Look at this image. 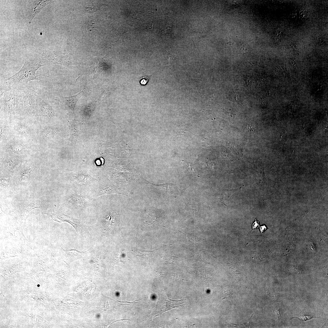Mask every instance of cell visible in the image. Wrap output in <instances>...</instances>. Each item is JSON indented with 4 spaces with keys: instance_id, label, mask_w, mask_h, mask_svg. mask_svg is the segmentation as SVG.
Instances as JSON below:
<instances>
[{
    "instance_id": "obj_1",
    "label": "cell",
    "mask_w": 328,
    "mask_h": 328,
    "mask_svg": "<svg viewBox=\"0 0 328 328\" xmlns=\"http://www.w3.org/2000/svg\"><path fill=\"white\" fill-rule=\"evenodd\" d=\"M50 64L48 60L37 52L34 51H31L26 56L24 64L19 71L2 82L1 90L27 86L29 82L33 80L51 83L41 80L37 77L41 75H36L37 71L40 68Z\"/></svg>"
},
{
    "instance_id": "obj_14",
    "label": "cell",
    "mask_w": 328,
    "mask_h": 328,
    "mask_svg": "<svg viewBox=\"0 0 328 328\" xmlns=\"http://www.w3.org/2000/svg\"><path fill=\"white\" fill-rule=\"evenodd\" d=\"M16 129L21 133V134L25 135L28 134V130L26 127L24 126L23 124L21 123H18L16 125Z\"/></svg>"
},
{
    "instance_id": "obj_19",
    "label": "cell",
    "mask_w": 328,
    "mask_h": 328,
    "mask_svg": "<svg viewBox=\"0 0 328 328\" xmlns=\"http://www.w3.org/2000/svg\"><path fill=\"white\" fill-rule=\"evenodd\" d=\"M259 221H257L256 220H255V221L253 224L252 229L253 230H254L258 228L259 227Z\"/></svg>"
},
{
    "instance_id": "obj_23",
    "label": "cell",
    "mask_w": 328,
    "mask_h": 328,
    "mask_svg": "<svg viewBox=\"0 0 328 328\" xmlns=\"http://www.w3.org/2000/svg\"><path fill=\"white\" fill-rule=\"evenodd\" d=\"M4 130L2 128H1V138L2 137L3 134L4 133Z\"/></svg>"
},
{
    "instance_id": "obj_21",
    "label": "cell",
    "mask_w": 328,
    "mask_h": 328,
    "mask_svg": "<svg viewBox=\"0 0 328 328\" xmlns=\"http://www.w3.org/2000/svg\"><path fill=\"white\" fill-rule=\"evenodd\" d=\"M247 127L248 130L250 132L253 131L254 130L252 126L250 124L247 126Z\"/></svg>"
},
{
    "instance_id": "obj_9",
    "label": "cell",
    "mask_w": 328,
    "mask_h": 328,
    "mask_svg": "<svg viewBox=\"0 0 328 328\" xmlns=\"http://www.w3.org/2000/svg\"><path fill=\"white\" fill-rule=\"evenodd\" d=\"M100 6L101 5L99 3L94 2L91 4H87L85 7V10L88 13H93L98 10Z\"/></svg>"
},
{
    "instance_id": "obj_5",
    "label": "cell",
    "mask_w": 328,
    "mask_h": 328,
    "mask_svg": "<svg viewBox=\"0 0 328 328\" xmlns=\"http://www.w3.org/2000/svg\"><path fill=\"white\" fill-rule=\"evenodd\" d=\"M23 7L22 12L24 18L31 23L33 18L49 4L52 1H28Z\"/></svg>"
},
{
    "instance_id": "obj_3",
    "label": "cell",
    "mask_w": 328,
    "mask_h": 328,
    "mask_svg": "<svg viewBox=\"0 0 328 328\" xmlns=\"http://www.w3.org/2000/svg\"><path fill=\"white\" fill-rule=\"evenodd\" d=\"M20 91L21 114L26 116H33L37 113L38 94L27 86L19 88Z\"/></svg>"
},
{
    "instance_id": "obj_4",
    "label": "cell",
    "mask_w": 328,
    "mask_h": 328,
    "mask_svg": "<svg viewBox=\"0 0 328 328\" xmlns=\"http://www.w3.org/2000/svg\"><path fill=\"white\" fill-rule=\"evenodd\" d=\"M54 100L53 97L38 93L37 114L41 120L48 121L55 118Z\"/></svg>"
},
{
    "instance_id": "obj_6",
    "label": "cell",
    "mask_w": 328,
    "mask_h": 328,
    "mask_svg": "<svg viewBox=\"0 0 328 328\" xmlns=\"http://www.w3.org/2000/svg\"><path fill=\"white\" fill-rule=\"evenodd\" d=\"M84 91L83 89L76 95L68 97L60 96L59 97V99H55L63 105L68 111L73 113L75 106L78 100L84 95Z\"/></svg>"
},
{
    "instance_id": "obj_11",
    "label": "cell",
    "mask_w": 328,
    "mask_h": 328,
    "mask_svg": "<svg viewBox=\"0 0 328 328\" xmlns=\"http://www.w3.org/2000/svg\"><path fill=\"white\" fill-rule=\"evenodd\" d=\"M26 147L24 145L21 144H15L12 146L10 148L11 151L14 153H21L26 150Z\"/></svg>"
},
{
    "instance_id": "obj_7",
    "label": "cell",
    "mask_w": 328,
    "mask_h": 328,
    "mask_svg": "<svg viewBox=\"0 0 328 328\" xmlns=\"http://www.w3.org/2000/svg\"><path fill=\"white\" fill-rule=\"evenodd\" d=\"M183 299L178 300H174L167 297L166 298V308L163 310L162 313L169 311L175 308H182L183 305H184V304H183Z\"/></svg>"
},
{
    "instance_id": "obj_15",
    "label": "cell",
    "mask_w": 328,
    "mask_h": 328,
    "mask_svg": "<svg viewBox=\"0 0 328 328\" xmlns=\"http://www.w3.org/2000/svg\"><path fill=\"white\" fill-rule=\"evenodd\" d=\"M113 91V90L111 88L108 89L105 91L99 97L97 100V102H99L105 99L108 96H109Z\"/></svg>"
},
{
    "instance_id": "obj_13",
    "label": "cell",
    "mask_w": 328,
    "mask_h": 328,
    "mask_svg": "<svg viewBox=\"0 0 328 328\" xmlns=\"http://www.w3.org/2000/svg\"><path fill=\"white\" fill-rule=\"evenodd\" d=\"M53 131L54 130L51 128H47L44 129L42 133L43 138L46 139H50L54 134V132Z\"/></svg>"
},
{
    "instance_id": "obj_8",
    "label": "cell",
    "mask_w": 328,
    "mask_h": 328,
    "mask_svg": "<svg viewBox=\"0 0 328 328\" xmlns=\"http://www.w3.org/2000/svg\"><path fill=\"white\" fill-rule=\"evenodd\" d=\"M241 189L242 188L241 187L235 189L225 190L223 194V195L221 196V197L219 198L220 200V202L223 203L225 205L227 204L230 197L236 192Z\"/></svg>"
},
{
    "instance_id": "obj_22",
    "label": "cell",
    "mask_w": 328,
    "mask_h": 328,
    "mask_svg": "<svg viewBox=\"0 0 328 328\" xmlns=\"http://www.w3.org/2000/svg\"><path fill=\"white\" fill-rule=\"evenodd\" d=\"M266 229H267V227H266V226L264 225L263 226H261L260 227V231L261 233H262L263 232H264L266 230Z\"/></svg>"
},
{
    "instance_id": "obj_18",
    "label": "cell",
    "mask_w": 328,
    "mask_h": 328,
    "mask_svg": "<svg viewBox=\"0 0 328 328\" xmlns=\"http://www.w3.org/2000/svg\"><path fill=\"white\" fill-rule=\"evenodd\" d=\"M36 205L33 203L31 204L25 210V213L27 214L33 209L36 208Z\"/></svg>"
},
{
    "instance_id": "obj_12",
    "label": "cell",
    "mask_w": 328,
    "mask_h": 328,
    "mask_svg": "<svg viewBox=\"0 0 328 328\" xmlns=\"http://www.w3.org/2000/svg\"><path fill=\"white\" fill-rule=\"evenodd\" d=\"M98 27V23L95 20H92L88 22L87 24V28L88 31L93 32L96 31Z\"/></svg>"
},
{
    "instance_id": "obj_16",
    "label": "cell",
    "mask_w": 328,
    "mask_h": 328,
    "mask_svg": "<svg viewBox=\"0 0 328 328\" xmlns=\"http://www.w3.org/2000/svg\"><path fill=\"white\" fill-rule=\"evenodd\" d=\"M232 295L231 292L229 291L226 289V288H224L222 298L221 300H223L225 299H229L230 297H231Z\"/></svg>"
},
{
    "instance_id": "obj_20",
    "label": "cell",
    "mask_w": 328,
    "mask_h": 328,
    "mask_svg": "<svg viewBox=\"0 0 328 328\" xmlns=\"http://www.w3.org/2000/svg\"><path fill=\"white\" fill-rule=\"evenodd\" d=\"M314 317L315 318V317L308 315H304L302 317L303 320H304V322H305L307 320L311 319Z\"/></svg>"
},
{
    "instance_id": "obj_17",
    "label": "cell",
    "mask_w": 328,
    "mask_h": 328,
    "mask_svg": "<svg viewBox=\"0 0 328 328\" xmlns=\"http://www.w3.org/2000/svg\"><path fill=\"white\" fill-rule=\"evenodd\" d=\"M150 78V76H144L140 78L139 79L140 84L142 85H145L148 83Z\"/></svg>"
},
{
    "instance_id": "obj_10",
    "label": "cell",
    "mask_w": 328,
    "mask_h": 328,
    "mask_svg": "<svg viewBox=\"0 0 328 328\" xmlns=\"http://www.w3.org/2000/svg\"><path fill=\"white\" fill-rule=\"evenodd\" d=\"M183 162L185 167L192 175L196 177L199 176V174L196 168L194 165L185 161H183Z\"/></svg>"
},
{
    "instance_id": "obj_2",
    "label": "cell",
    "mask_w": 328,
    "mask_h": 328,
    "mask_svg": "<svg viewBox=\"0 0 328 328\" xmlns=\"http://www.w3.org/2000/svg\"><path fill=\"white\" fill-rule=\"evenodd\" d=\"M1 112L5 117L21 114L20 91L19 88L1 90Z\"/></svg>"
}]
</instances>
